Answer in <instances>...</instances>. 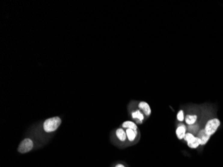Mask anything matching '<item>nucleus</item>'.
<instances>
[{
  "label": "nucleus",
  "instance_id": "1",
  "mask_svg": "<svg viewBox=\"0 0 223 167\" xmlns=\"http://www.w3.org/2000/svg\"><path fill=\"white\" fill-rule=\"evenodd\" d=\"M61 119L58 116L48 118L44 122V129L46 132H53V131L58 129L60 125L61 124Z\"/></svg>",
  "mask_w": 223,
  "mask_h": 167
},
{
  "label": "nucleus",
  "instance_id": "2",
  "mask_svg": "<svg viewBox=\"0 0 223 167\" xmlns=\"http://www.w3.org/2000/svg\"><path fill=\"white\" fill-rule=\"evenodd\" d=\"M220 125H221V122L218 118L210 119L206 122L205 127H204V130H206V132L209 135L212 136L216 132V131L219 128Z\"/></svg>",
  "mask_w": 223,
  "mask_h": 167
},
{
  "label": "nucleus",
  "instance_id": "3",
  "mask_svg": "<svg viewBox=\"0 0 223 167\" xmlns=\"http://www.w3.org/2000/svg\"><path fill=\"white\" fill-rule=\"evenodd\" d=\"M33 148V142L29 138H26L20 143L18 147V152L22 154L28 153Z\"/></svg>",
  "mask_w": 223,
  "mask_h": 167
},
{
  "label": "nucleus",
  "instance_id": "4",
  "mask_svg": "<svg viewBox=\"0 0 223 167\" xmlns=\"http://www.w3.org/2000/svg\"><path fill=\"white\" fill-rule=\"evenodd\" d=\"M197 136L200 140L201 145H204V144H206V143L208 142V141H209V139H210V136H211L209 135V134H208L206 132L205 130L203 129V130H201L199 131V132H198Z\"/></svg>",
  "mask_w": 223,
  "mask_h": 167
},
{
  "label": "nucleus",
  "instance_id": "5",
  "mask_svg": "<svg viewBox=\"0 0 223 167\" xmlns=\"http://www.w3.org/2000/svg\"><path fill=\"white\" fill-rule=\"evenodd\" d=\"M186 127L185 124H181L177 127L176 130V135L177 138L179 140H182L185 138V136L186 134Z\"/></svg>",
  "mask_w": 223,
  "mask_h": 167
},
{
  "label": "nucleus",
  "instance_id": "6",
  "mask_svg": "<svg viewBox=\"0 0 223 167\" xmlns=\"http://www.w3.org/2000/svg\"><path fill=\"white\" fill-rule=\"evenodd\" d=\"M138 108H140V110H142L144 112V114H145L147 116H149L150 114H151V108H150V106L146 102H140L138 104Z\"/></svg>",
  "mask_w": 223,
  "mask_h": 167
},
{
  "label": "nucleus",
  "instance_id": "7",
  "mask_svg": "<svg viewBox=\"0 0 223 167\" xmlns=\"http://www.w3.org/2000/svg\"><path fill=\"white\" fill-rule=\"evenodd\" d=\"M187 144L190 148L195 149L197 148L200 145H201V141L198 136H194L191 141L187 142Z\"/></svg>",
  "mask_w": 223,
  "mask_h": 167
},
{
  "label": "nucleus",
  "instance_id": "8",
  "mask_svg": "<svg viewBox=\"0 0 223 167\" xmlns=\"http://www.w3.org/2000/svg\"><path fill=\"white\" fill-rule=\"evenodd\" d=\"M126 133L127 135V138L129 140V141L133 142L136 139L138 135V131H135L132 129H127L126 130Z\"/></svg>",
  "mask_w": 223,
  "mask_h": 167
},
{
  "label": "nucleus",
  "instance_id": "9",
  "mask_svg": "<svg viewBox=\"0 0 223 167\" xmlns=\"http://www.w3.org/2000/svg\"><path fill=\"white\" fill-rule=\"evenodd\" d=\"M132 117L134 119H138L137 122H138V123H142L144 118L143 114L140 112V110H136V111L132 112Z\"/></svg>",
  "mask_w": 223,
  "mask_h": 167
},
{
  "label": "nucleus",
  "instance_id": "10",
  "mask_svg": "<svg viewBox=\"0 0 223 167\" xmlns=\"http://www.w3.org/2000/svg\"><path fill=\"white\" fill-rule=\"evenodd\" d=\"M116 135L120 141L124 142L126 140L127 135H126V131L122 129H118L116 130Z\"/></svg>",
  "mask_w": 223,
  "mask_h": 167
},
{
  "label": "nucleus",
  "instance_id": "11",
  "mask_svg": "<svg viewBox=\"0 0 223 167\" xmlns=\"http://www.w3.org/2000/svg\"><path fill=\"white\" fill-rule=\"evenodd\" d=\"M122 126L124 129H132L135 131H138V126L134 122H132V121H125L124 122H123L122 124Z\"/></svg>",
  "mask_w": 223,
  "mask_h": 167
},
{
  "label": "nucleus",
  "instance_id": "12",
  "mask_svg": "<svg viewBox=\"0 0 223 167\" xmlns=\"http://www.w3.org/2000/svg\"><path fill=\"white\" fill-rule=\"evenodd\" d=\"M198 118V116L197 115H191V114H188L186 116V117L185 118V122L188 125H193L195 124V122H197Z\"/></svg>",
  "mask_w": 223,
  "mask_h": 167
},
{
  "label": "nucleus",
  "instance_id": "13",
  "mask_svg": "<svg viewBox=\"0 0 223 167\" xmlns=\"http://www.w3.org/2000/svg\"><path fill=\"white\" fill-rule=\"evenodd\" d=\"M176 117H177L178 120H179V122H182V121L185 120V112H184L182 110H179V112H178V114H177Z\"/></svg>",
  "mask_w": 223,
  "mask_h": 167
},
{
  "label": "nucleus",
  "instance_id": "14",
  "mask_svg": "<svg viewBox=\"0 0 223 167\" xmlns=\"http://www.w3.org/2000/svg\"><path fill=\"white\" fill-rule=\"evenodd\" d=\"M194 136H195L193 135V134H192L191 132H187L185 135V138H184V140H185V141H186V142H187L191 141V139L193 138Z\"/></svg>",
  "mask_w": 223,
  "mask_h": 167
},
{
  "label": "nucleus",
  "instance_id": "15",
  "mask_svg": "<svg viewBox=\"0 0 223 167\" xmlns=\"http://www.w3.org/2000/svg\"><path fill=\"white\" fill-rule=\"evenodd\" d=\"M115 167H126L124 165H123L122 164H118V165H116Z\"/></svg>",
  "mask_w": 223,
  "mask_h": 167
}]
</instances>
